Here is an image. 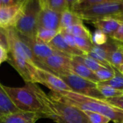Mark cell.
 Here are the masks:
<instances>
[{"mask_svg": "<svg viewBox=\"0 0 123 123\" xmlns=\"http://www.w3.org/2000/svg\"><path fill=\"white\" fill-rule=\"evenodd\" d=\"M30 83L45 109L46 118L56 123H91L87 115L81 109L52 98L36 83Z\"/></svg>", "mask_w": 123, "mask_h": 123, "instance_id": "cell-1", "label": "cell"}, {"mask_svg": "<svg viewBox=\"0 0 123 123\" xmlns=\"http://www.w3.org/2000/svg\"><path fill=\"white\" fill-rule=\"evenodd\" d=\"M50 96L59 101L72 104L82 111H90L101 114L111 119L114 123L123 120V111L113 106L105 100L78 94L73 91H50Z\"/></svg>", "mask_w": 123, "mask_h": 123, "instance_id": "cell-2", "label": "cell"}, {"mask_svg": "<svg viewBox=\"0 0 123 123\" xmlns=\"http://www.w3.org/2000/svg\"><path fill=\"white\" fill-rule=\"evenodd\" d=\"M3 87L19 109L23 111L36 113L40 114L42 118H46L45 109L30 83H25L24 87L20 88L9 87L4 85Z\"/></svg>", "mask_w": 123, "mask_h": 123, "instance_id": "cell-3", "label": "cell"}, {"mask_svg": "<svg viewBox=\"0 0 123 123\" xmlns=\"http://www.w3.org/2000/svg\"><path fill=\"white\" fill-rule=\"evenodd\" d=\"M39 0H26L20 19L14 29L20 35L36 38L38 31V19L41 11Z\"/></svg>", "mask_w": 123, "mask_h": 123, "instance_id": "cell-4", "label": "cell"}, {"mask_svg": "<svg viewBox=\"0 0 123 123\" xmlns=\"http://www.w3.org/2000/svg\"><path fill=\"white\" fill-rule=\"evenodd\" d=\"M122 12H123V1L98 4L75 12L83 21L92 23L105 18L113 17Z\"/></svg>", "mask_w": 123, "mask_h": 123, "instance_id": "cell-5", "label": "cell"}, {"mask_svg": "<svg viewBox=\"0 0 123 123\" xmlns=\"http://www.w3.org/2000/svg\"><path fill=\"white\" fill-rule=\"evenodd\" d=\"M58 76L70 87L73 92L92 98L105 100L104 97L98 89L96 83L83 78L74 73H69Z\"/></svg>", "mask_w": 123, "mask_h": 123, "instance_id": "cell-6", "label": "cell"}, {"mask_svg": "<svg viewBox=\"0 0 123 123\" xmlns=\"http://www.w3.org/2000/svg\"><path fill=\"white\" fill-rule=\"evenodd\" d=\"M7 62L17 70L25 83H40L38 74V66L34 62L13 52H9Z\"/></svg>", "mask_w": 123, "mask_h": 123, "instance_id": "cell-7", "label": "cell"}, {"mask_svg": "<svg viewBox=\"0 0 123 123\" xmlns=\"http://www.w3.org/2000/svg\"><path fill=\"white\" fill-rule=\"evenodd\" d=\"M39 67L49 70L56 75L73 73L72 58L62 53H57L43 60Z\"/></svg>", "mask_w": 123, "mask_h": 123, "instance_id": "cell-8", "label": "cell"}, {"mask_svg": "<svg viewBox=\"0 0 123 123\" xmlns=\"http://www.w3.org/2000/svg\"><path fill=\"white\" fill-rule=\"evenodd\" d=\"M23 9V3L0 7V28H14L20 19Z\"/></svg>", "mask_w": 123, "mask_h": 123, "instance_id": "cell-9", "label": "cell"}, {"mask_svg": "<svg viewBox=\"0 0 123 123\" xmlns=\"http://www.w3.org/2000/svg\"><path fill=\"white\" fill-rule=\"evenodd\" d=\"M19 36L31 50L32 53L33 54L34 56L37 60L38 66H39L41 62L46 59V58L52 56L53 54L60 53L54 48H52L49 44L41 42L36 38H28L20 34H19Z\"/></svg>", "mask_w": 123, "mask_h": 123, "instance_id": "cell-10", "label": "cell"}, {"mask_svg": "<svg viewBox=\"0 0 123 123\" xmlns=\"http://www.w3.org/2000/svg\"><path fill=\"white\" fill-rule=\"evenodd\" d=\"M38 74L40 79V83L49 88L51 91H72L70 87L59 76L56 75L49 70L38 66Z\"/></svg>", "mask_w": 123, "mask_h": 123, "instance_id": "cell-11", "label": "cell"}, {"mask_svg": "<svg viewBox=\"0 0 123 123\" xmlns=\"http://www.w3.org/2000/svg\"><path fill=\"white\" fill-rule=\"evenodd\" d=\"M61 16L62 13L47 8H41L38 19V28L60 31Z\"/></svg>", "mask_w": 123, "mask_h": 123, "instance_id": "cell-12", "label": "cell"}, {"mask_svg": "<svg viewBox=\"0 0 123 123\" xmlns=\"http://www.w3.org/2000/svg\"><path fill=\"white\" fill-rule=\"evenodd\" d=\"M42 118L36 113L19 111L8 114H0V123H36V122Z\"/></svg>", "mask_w": 123, "mask_h": 123, "instance_id": "cell-13", "label": "cell"}, {"mask_svg": "<svg viewBox=\"0 0 123 123\" xmlns=\"http://www.w3.org/2000/svg\"><path fill=\"white\" fill-rule=\"evenodd\" d=\"M109 49L110 41L109 40V41L103 46L94 45L91 52H89L87 55L92 57L93 59H95L101 65L109 68L114 69L109 62Z\"/></svg>", "mask_w": 123, "mask_h": 123, "instance_id": "cell-14", "label": "cell"}, {"mask_svg": "<svg viewBox=\"0 0 123 123\" xmlns=\"http://www.w3.org/2000/svg\"><path fill=\"white\" fill-rule=\"evenodd\" d=\"M52 48L58 51L59 52L64 54L65 55H68L69 56H81L84 54L80 51L79 49H74L71 46H70L66 41H65L62 35L59 32L58 35L49 43Z\"/></svg>", "mask_w": 123, "mask_h": 123, "instance_id": "cell-15", "label": "cell"}, {"mask_svg": "<svg viewBox=\"0 0 123 123\" xmlns=\"http://www.w3.org/2000/svg\"><path fill=\"white\" fill-rule=\"evenodd\" d=\"M91 24H93L96 29L100 30L106 34L109 38L114 35L121 25L118 20L112 17H108L98 20L92 23Z\"/></svg>", "mask_w": 123, "mask_h": 123, "instance_id": "cell-16", "label": "cell"}, {"mask_svg": "<svg viewBox=\"0 0 123 123\" xmlns=\"http://www.w3.org/2000/svg\"><path fill=\"white\" fill-rule=\"evenodd\" d=\"M19 111H23L17 107L10 96L4 89L3 85L0 83V114H8Z\"/></svg>", "mask_w": 123, "mask_h": 123, "instance_id": "cell-17", "label": "cell"}, {"mask_svg": "<svg viewBox=\"0 0 123 123\" xmlns=\"http://www.w3.org/2000/svg\"><path fill=\"white\" fill-rule=\"evenodd\" d=\"M109 62L114 70H119L123 65V52L117 41H110Z\"/></svg>", "mask_w": 123, "mask_h": 123, "instance_id": "cell-18", "label": "cell"}, {"mask_svg": "<svg viewBox=\"0 0 123 123\" xmlns=\"http://www.w3.org/2000/svg\"><path fill=\"white\" fill-rule=\"evenodd\" d=\"M72 71L78 76L92 81L96 84L100 83L94 72H93L81 63L73 59H72Z\"/></svg>", "mask_w": 123, "mask_h": 123, "instance_id": "cell-19", "label": "cell"}, {"mask_svg": "<svg viewBox=\"0 0 123 123\" xmlns=\"http://www.w3.org/2000/svg\"><path fill=\"white\" fill-rule=\"evenodd\" d=\"M83 20L73 10H68L62 13L60 21V31L65 30L76 24L83 23Z\"/></svg>", "mask_w": 123, "mask_h": 123, "instance_id": "cell-20", "label": "cell"}, {"mask_svg": "<svg viewBox=\"0 0 123 123\" xmlns=\"http://www.w3.org/2000/svg\"><path fill=\"white\" fill-rule=\"evenodd\" d=\"M39 2L41 8H47L59 13L70 10L66 0H39Z\"/></svg>", "mask_w": 123, "mask_h": 123, "instance_id": "cell-21", "label": "cell"}, {"mask_svg": "<svg viewBox=\"0 0 123 123\" xmlns=\"http://www.w3.org/2000/svg\"><path fill=\"white\" fill-rule=\"evenodd\" d=\"M71 58L72 59L77 61L78 62L81 63L82 65H85L86 68H88V69H90L94 73L98 70L107 68L101 65V63L98 62L97 61H96L95 59H93L92 57L89 56L87 54H83L81 56H71Z\"/></svg>", "mask_w": 123, "mask_h": 123, "instance_id": "cell-22", "label": "cell"}, {"mask_svg": "<svg viewBox=\"0 0 123 123\" xmlns=\"http://www.w3.org/2000/svg\"><path fill=\"white\" fill-rule=\"evenodd\" d=\"M60 31L66 32L68 33L73 35V36L83 37V38H87L92 39V34L91 33L90 31L83 23L76 24V25H73L65 30Z\"/></svg>", "mask_w": 123, "mask_h": 123, "instance_id": "cell-23", "label": "cell"}, {"mask_svg": "<svg viewBox=\"0 0 123 123\" xmlns=\"http://www.w3.org/2000/svg\"><path fill=\"white\" fill-rule=\"evenodd\" d=\"M60 31L49 30L46 28H38L36 39L49 44L59 33Z\"/></svg>", "mask_w": 123, "mask_h": 123, "instance_id": "cell-24", "label": "cell"}, {"mask_svg": "<svg viewBox=\"0 0 123 123\" xmlns=\"http://www.w3.org/2000/svg\"><path fill=\"white\" fill-rule=\"evenodd\" d=\"M118 1H122V0H79L76 4L74 5V6L70 10L75 12L96 5L110 2H118Z\"/></svg>", "mask_w": 123, "mask_h": 123, "instance_id": "cell-25", "label": "cell"}, {"mask_svg": "<svg viewBox=\"0 0 123 123\" xmlns=\"http://www.w3.org/2000/svg\"><path fill=\"white\" fill-rule=\"evenodd\" d=\"M97 86L98 89L99 90V91L103 95L105 99L114 97H120L123 94V91L117 90L109 86L103 84L101 83H98L97 84Z\"/></svg>", "mask_w": 123, "mask_h": 123, "instance_id": "cell-26", "label": "cell"}, {"mask_svg": "<svg viewBox=\"0 0 123 123\" xmlns=\"http://www.w3.org/2000/svg\"><path fill=\"white\" fill-rule=\"evenodd\" d=\"M74 38L78 49L82 51L84 54H88L89 52H91L94 46L92 39L77 36H74Z\"/></svg>", "mask_w": 123, "mask_h": 123, "instance_id": "cell-27", "label": "cell"}, {"mask_svg": "<svg viewBox=\"0 0 123 123\" xmlns=\"http://www.w3.org/2000/svg\"><path fill=\"white\" fill-rule=\"evenodd\" d=\"M100 83L109 86L117 90L123 91V75L118 70H116L115 75L111 80L105 82H100Z\"/></svg>", "mask_w": 123, "mask_h": 123, "instance_id": "cell-28", "label": "cell"}, {"mask_svg": "<svg viewBox=\"0 0 123 123\" xmlns=\"http://www.w3.org/2000/svg\"><path fill=\"white\" fill-rule=\"evenodd\" d=\"M116 70H117L106 68L96 71L95 74L100 82H105L111 80L115 75Z\"/></svg>", "mask_w": 123, "mask_h": 123, "instance_id": "cell-29", "label": "cell"}, {"mask_svg": "<svg viewBox=\"0 0 123 123\" xmlns=\"http://www.w3.org/2000/svg\"><path fill=\"white\" fill-rule=\"evenodd\" d=\"M84 112L87 115L91 123H109L110 121H111L108 117L97 112L90 111H85Z\"/></svg>", "mask_w": 123, "mask_h": 123, "instance_id": "cell-30", "label": "cell"}, {"mask_svg": "<svg viewBox=\"0 0 123 123\" xmlns=\"http://www.w3.org/2000/svg\"><path fill=\"white\" fill-rule=\"evenodd\" d=\"M109 38L104 32L96 29L92 35V41L96 46H103L109 41Z\"/></svg>", "mask_w": 123, "mask_h": 123, "instance_id": "cell-31", "label": "cell"}, {"mask_svg": "<svg viewBox=\"0 0 123 123\" xmlns=\"http://www.w3.org/2000/svg\"><path fill=\"white\" fill-rule=\"evenodd\" d=\"M106 102L112 105L113 106L118 108L123 111V98L121 97H114V98H110L105 99Z\"/></svg>", "mask_w": 123, "mask_h": 123, "instance_id": "cell-32", "label": "cell"}, {"mask_svg": "<svg viewBox=\"0 0 123 123\" xmlns=\"http://www.w3.org/2000/svg\"><path fill=\"white\" fill-rule=\"evenodd\" d=\"M61 34L62 35L65 41H66V43L71 47L74 48V49H77L76 47V45H75V38H74V36L70 33H68L66 32H64V31H60Z\"/></svg>", "mask_w": 123, "mask_h": 123, "instance_id": "cell-33", "label": "cell"}, {"mask_svg": "<svg viewBox=\"0 0 123 123\" xmlns=\"http://www.w3.org/2000/svg\"><path fill=\"white\" fill-rule=\"evenodd\" d=\"M110 38L119 43H123V23H121L118 30L114 33V35Z\"/></svg>", "mask_w": 123, "mask_h": 123, "instance_id": "cell-34", "label": "cell"}, {"mask_svg": "<svg viewBox=\"0 0 123 123\" xmlns=\"http://www.w3.org/2000/svg\"><path fill=\"white\" fill-rule=\"evenodd\" d=\"M9 59V51L4 46L0 45V65L4 62H7Z\"/></svg>", "mask_w": 123, "mask_h": 123, "instance_id": "cell-35", "label": "cell"}, {"mask_svg": "<svg viewBox=\"0 0 123 123\" xmlns=\"http://www.w3.org/2000/svg\"><path fill=\"white\" fill-rule=\"evenodd\" d=\"M0 45L4 46L9 51L7 38L6 34L4 31V29H2V28H0Z\"/></svg>", "mask_w": 123, "mask_h": 123, "instance_id": "cell-36", "label": "cell"}, {"mask_svg": "<svg viewBox=\"0 0 123 123\" xmlns=\"http://www.w3.org/2000/svg\"><path fill=\"white\" fill-rule=\"evenodd\" d=\"M112 18H114V19H116L117 20H118L120 23H123V12L114 15Z\"/></svg>", "mask_w": 123, "mask_h": 123, "instance_id": "cell-37", "label": "cell"}, {"mask_svg": "<svg viewBox=\"0 0 123 123\" xmlns=\"http://www.w3.org/2000/svg\"><path fill=\"white\" fill-rule=\"evenodd\" d=\"M2 3L4 5H12L18 4L17 0H2Z\"/></svg>", "mask_w": 123, "mask_h": 123, "instance_id": "cell-38", "label": "cell"}, {"mask_svg": "<svg viewBox=\"0 0 123 123\" xmlns=\"http://www.w3.org/2000/svg\"><path fill=\"white\" fill-rule=\"evenodd\" d=\"M66 1L68 2V5L70 7V9H71L74 6V5L76 4L79 0H66Z\"/></svg>", "mask_w": 123, "mask_h": 123, "instance_id": "cell-39", "label": "cell"}, {"mask_svg": "<svg viewBox=\"0 0 123 123\" xmlns=\"http://www.w3.org/2000/svg\"><path fill=\"white\" fill-rule=\"evenodd\" d=\"M118 71H119V72H120V73H121V74H122V75H123V65H122V66L121 67V68H120V69H119V70Z\"/></svg>", "mask_w": 123, "mask_h": 123, "instance_id": "cell-40", "label": "cell"}, {"mask_svg": "<svg viewBox=\"0 0 123 123\" xmlns=\"http://www.w3.org/2000/svg\"><path fill=\"white\" fill-rule=\"evenodd\" d=\"M26 1V0H17L18 3H23Z\"/></svg>", "mask_w": 123, "mask_h": 123, "instance_id": "cell-41", "label": "cell"}, {"mask_svg": "<svg viewBox=\"0 0 123 123\" xmlns=\"http://www.w3.org/2000/svg\"><path fill=\"white\" fill-rule=\"evenodd\" d=\"M118 43H119V42H118ZM119 46H120V48H121V49L122 50V52H123V43H119Z\"/></svg>", "mask_w": 123, "mask_h": 123, "instance_id": "cell-42", "label": "cell"}, {"mask_svg": "<svg viewBox=\"0 0 123 123\" xmlns=\"http://www.w3.org/2000/svg\"><path fill=\"white\" fill-rule=\"evenodd\" d=\"M4 5H3V3H2V0H0V7H2V6H3Z\"/></svg>", "mask_w": 123, "mask_h": 123, "instance_id": "cell-43", "label": "cell"}, {"mask_svg": "<svg viewBox=\"0 0 123 123\" xmlns=\"http://www.w3.org/2000/svg\"><path fill=\"white\" fill-rule=\"evenodd\" d=\"M117 123H123V120H122V121H120L119 122H117Z\"/></svg>", "mask_w": 123, "mask_h": 123, "instance_id": "cell-44", "label": "cell"}, {"mask_svg": "<svg viewBox=\"0 0 123 123\" xmlns=\"http://www.w3.org/2000/svg\"><path fill=\"white\" fill-rule=\"evenodd\" d=\"M120 97H121V98H123V94H122V96H120Z\"/></svg>", "mask_w": 123, "mask_h": 123, "instance_id": "cell-45", "label": "cell"}, {"mask_svg": "<svg viewBox=\"0 0 123 123\" xmlns=\"http://www.w3.org/2000/svg\"><path fill=\"white\" fill-rule=\"evenodd\" d=\"M122 1H123V0H122Z\"/></svg>", "mask_w": 123, "mask_h": 123, "instance_id": "cell-46", "label": "cell"}]
</instances>
